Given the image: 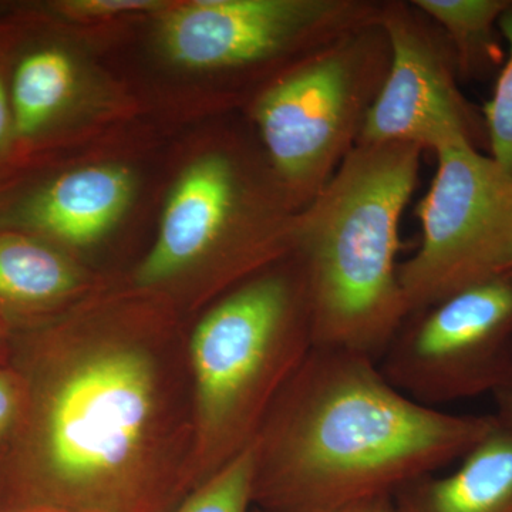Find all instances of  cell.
Returning a JSON list of instances; mask_svg holds the SVG:
<instances>
[{"instance_id":"obj_1","label":"cell","mask_w":512,"mask_h":512,"mask_svg":"<svg viewBox=\"0 0 512 512\" xmlns=\"http://www.w3.org/2000/svg\"><path fill=\"white\" fill-rule=\"evenodd\" d=\"M22 387L0 512H170L195 488L188 336L123 316L13 329Z\"/></svg>"},{"instance_id":"obj_2","label":"cell","mask_w":512,"mask_h":512,"mask_svg":"<svg viewBox=\"0 0 512 512\" xmlns=\"http://www.w3.org/2000/svg\"><path fill=\"white\" fill-rule=\"evenodd\" d=\"M495 417L424 406L379 363L312 348L254 441V510L332 512L460 460Z\"/></svg>"},{"instance_id":"obj_3","label":"cell","mask_w":512,"mask_h":512,"mask_svg":"<svg viewBox=\"0 0 512 512\" xmlns=\"http://www.w3.org/2000/svg\"><path fill=\"white\" fill-rule=\"evenodd\" d=\"M423 153L407 143L357 144L299 211L293 254L311 303L313 348L379 362L409 318L396 258Z\"/></svg>"},{"instance_id":"obj_4","label":"cell","mask_w":512,"mask_h":512,"mask_svg":"<svg viewBox=\"0 0 512 512\" xmlns=\"http://www.w3.org/2000/svg\"><path fill=\"white\" fill-rule=\"evenodd\" d=\"M312 348L311 303L293 252L229 289L198 320L188 336L195 488L254 444Z\"/></svg>"},{"instance_id":"obj_5","label":"cell","mask_w":512,"mask_h":512,"mask_svg":"<svg viewBox=\"0 0 512 512\" xmlns=\"http://www.w3.org/2000/svg\"><path fill=\"white\" fill-rule=\"evenodd\" d=\"M390 59L379 18L299 64L252 101L259 143L299 210L359 144Z\"/></svg>"},{"instance_id":"obj_6","label":"cell","mask_w":512,"mask_h":512,"mask_svg":"<svg viewBox=\"0 0 512 512\" xmlns=\"http://www.w3.org/2000/svg\"><path fill=\"white\" fill-rule=\"evenodd\" d=\"M436 158L416 207L420 247L399 265L410 315L512 272V181L468 143L441 148Z\"/></svg>"},{"instance_id":"obj_7","label":"cell","mask_w":512,"mask_h":512,"mask_svg":"<svg viewBox=\"0 0 512 512\" xmlns=\"http://www.w3.org/2000/svg\"><path fill=\"white\" fill-rule=\"evenodd\" d=\"M383 0H201L165 18L161 40L181 66L281 79L349 33L376 22Z\"/></svg>"},{"instance_id":"obj_8","label":"cell","mask_w":512,"mask_h":512,"mask_svg":"<svg viewBox=\"0 0 512 512\" xmlns=\"http://www.w3.org/2000/svg\"><path fill=\"white\" fill-rule=\"evenodd\" d=\"M377 363L433 409L494 394L512 369V272L410 315Z\"/></svg>"},{"instance_id":"obj_9","label":"cell","mask_w":512,"mask_h":512,"mask_svg":"<svg viewBox=\"0 0 512 512\" xmlns=\"http://www.w3.org/2000/svg\"><path fill=\"white\" fill-rule=\"evenodd\" d=\"M380 23L392 59L359 144L407 143L433 151L487 140L484 120L458 87L453 50L443 32L416 6L383 0Z\"/></svg>"},{"instance_id":"obj_10","label":"cell","mask_w":512,"mask_h":512,"mask_svg":"<svg viewBox=\"0 0 512 512\" xmlns=\"http://www.w3.org/2000/svg\"><path fill=\"white\" fill-rule=\"evenodd\" d=\"M133 175L119 165L80 168L53 178L6 211L5 229L29 232L73 247L110 231L133 197Z\"/></svg>"},{"instance_id":"obj_11","label":"cell","mask_w":512,"mask_h":512,"mask_svg":"<svg viewBox=\"0 0 512 512\" xmlns=\"http://www.w3.org/2000/svg\"><path fill=\"white\" fill-rule=\"evenodd\" d=\"M495 417V416H494ZM447 476L417 478L394 495L402 512H512V430L493 429Z\"/></svg>"},{"instance_id":"obj_12","label":"cell","mask_w":512,"mask_h":512,"mask_svg":"<svg viewBox=\"0 0 512 512\" xmlns=\"http://www.w3.org/2000/svg\"><path fill=\"white\" fill-rule=\"evenodd\" d=\"M82 285L76 265L47 239L0 229V319L10 329L55 318Z\"/></svg>"},{"instance_id":"obj_13","label":"cell","mask_w":512,"mask_h":512,"mask_svg":"<svg viewBox=\"0 0 512 512\" xmlns=\"http://www.w3.org/2000/svg\"><path fill=\"white\" fill-rule=\"evenodd\" d=\"M8 86L13 147L35 144L72 99L76 87L72 57L56 46L29 47L13 62Z\"/></svg>"},{"instance_id":"obj_14","label":"cell","mask_w":512,"mask_h":512,"mask_svg":"<svg viewBox=\"0 0 512 512\" xmlns=\"http://www.w3.org/2000/svg\"><path fill=\"white\" fill-rule=\"evenodd\" d=\"M446 36L458 76L478 77L503 62L498 20L511 0H412Z\"/></svg>"},{"instance_id":"obj_15","label":"cell","mask_w":512,"mask_h":512,"mask_svg":"<svg viewBox=\"0 0 512 512\" xmlns=\"http://www.w3.org/2000/svg\"><path fill=\"white\" fill-rule=\"evenodd\" d=\"M170 512H254V446L198 485Z\"/></svg>"},{"instance_id":"obj_16","label":"cell","mask_w":512,"mask_h":512,"mask_svg":"<svg viewBox=\"0 0 512 512\" xmlns=\"http://www.w3.org/2000/svg\"><path fill=\"white\" fill-rule=\"evenodd\" d=\"M498 29L508 45V57L498 74L491 100L484 107L487 143L495 163L512 181V0L505 9Z\"/></svg>"},{"instance_id":"obj_17","label":"cell","mask_w":512,"mask_h":512,"mask_svg":"<svg viewBox=\"0 0 512 512\" xmlns=\"http://www.w3.org/2000/svg\"><path fill=\"white\" fill-rule=\"evenodd\" d=\"M163 3L153 0H74L57 6L64 15L80 18H106L123 13L146 12L161 8Z\"/></svg>"},{"instance_id":"obj_18","label":"cell","mask_w":512,"mask_h":512,"mask_svg":"<svg viewBox=\"0 0 512 512\" xmlns=\"http://www.w3.org/2000/svg\"><path fill=\"white\" fill-rule=\"evenodd\" d=\"M22 403V387L15 370L6 363H0V444L6 440L15 427Z\"/></svg>"},{"instance_id":"obj_19","label":"cell","mask_w":512,"mask_h":512,"mask_svg":"<svg viewBox=\"0 0 512 512\" xmlns=\"http://www.w3.org/2000/svg\"><path fill=\"white\" fill-rule=\"evenodd\" d=\"M13 147L12 109H10L8 74L0 62V160Z\"/></svg>"},{"instance_id":"obj_20","label":"cell","mask_w":512,"mask_h":512,"mask_svg":"<svg viewBox=\"0 0 512 512\" xmlns=\"http://www.w3.org/2000/svg\"><path fill=\"white\" fill-rule=\"evenodd\" d=\"M493 396L495 404H497L495 419L512 430V369L503 384L495 390Z\"/></svg>"},{"instance_id":"obj_21","label":"cell","mask_w":512,"mask_h":512,"mask_svg":"<svg viewBox=\"0 0 512 512\" xmlns=\"http://www.w3.org/2000/svg\"><path fill=\"white\" fill-rule=\"evenodd\" d=\"M332 512H402L393 495L389 497H376L359 503L346 505Z\"/></svg>"},{"instance_id":"obj_22","label":"cell","mask_w":512,"mask_h":512,"mask_svg":"<svg viewBox=\"0 0 512 512\" xmlns=\"http://www.w3.org/2000/svg\"><path fill=\"white\" fill-rule=\"evenodd\" d=\"M10 338H12V329L6 325L5 320L0 319V363H6L8 360Z\"/></svg>"},{"instance_id":"obj_23","label":"cell","mask_w":512,"mask_h":512,"mask_svg":"<svg viewBox=\"0 0 512 512\" xmlns=\"http://www.w3.org/2000/svg\"><path fill=\"white\" fill-rule=\"evenodd\" d=\"M16 512H72V511H63V510H52V508H33V510H23Z\"/></svg>"},{"instance_id":"obj_24","label":"cell","mask_w":512,"mask_h":512,"mask_svg":"<svg viewBox=\"0 0 512 512\" xmlns=\"http://www.w3.org/2000/svg\"><path fill=\"white\" fill-rule=\"evenodd\" d=\"M254 512H258V511H255V510H254Z\"/></svg>"}]
</instances>
